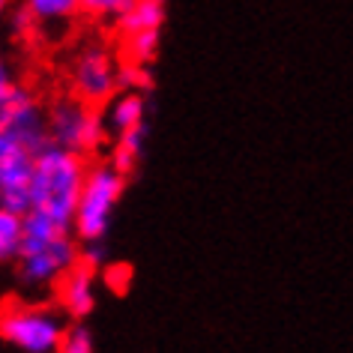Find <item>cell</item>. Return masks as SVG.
Listing matches in <instances>:
<instances>
[{"label": "cell", "mask_w": 353, "mask_h": 353, "mask_svg": "<svg viewBox=\"0 0 353 353\" xmlns=\"http://www.w3.org/2000/svg\"><path fill=\"white\" fill-rule=\"evenodd\" d=\"M57 353H96V339L84 321H72Z\"/></svg>", "instance_id": "9a60e30c"}, {"label": "cell", "mask_w": 353, "mask_h": 353, "mask_svg": "<svg viewBox=\"0 0 353 353\" xmlns=\"http://www.w3.org/2000/svg\"><path fill=\"white\" fill-rule=\"evenodd\" d=\"M165 24V0H135L114 24L120 37V57L126 63L150 66L159 54Z\"/></svg>", "instance_id": "ba28073f"}, {"label": "cell", "mask_w": 353, "mask_h": 353, "mask_svg": "<svg viewBox=\"0 0 353 353\" xmlns=\"http://www.w3.org/2000/svg\"><path fill=\"white\" fill-rule=\"evenodd\" d=\"M132 176H126L111 159H96L87 168L81 195L75 207L72 231L81 240V245H99L111 231L114 213H117L123 195H126Z\"/></svg>", "instance_id": "277c9868"}, {"label": "cell", "mask_w": 353, "mask_h": 353, "mask_svg": "<svg viewBox=\"0 0 353 353\" xmlns=\"http://www.w3.org/2000/svg\"><path fill=\"white\" fill-rule=\"evenodd\" d=\"M46 144V102L19 84L0 105V207L28 213L30 174Z\"/></svg>", "instance_id": "6da1fadb"}, {"label": "cell", "mask_w": 353, "mask_h": 353, "mask_svg": "<svg viewBox=\"0 0 353 353\" xmlns=\"http://www.w3.org/2000/svg\"><path fill=\"white\" fill-rule=\"evenodd\" d=\"M129 281H132V270L126 267V263H105V267H102V285L105 288L123 294Z\"/></svg>", "instance_id": "e0dca14e"}, {"label": "cell", "mask_w": 353, "mask_h": 353, "mask_svg": "<svg viewBox=\"0 0 353 353\" xmlns=\"http://www.w3.org/2000/svg\"><path fill=\"white\" fill-rule=\"evenodd\" d=\"M15 12V0H0V21H6Z\"/></svg>", "instance_id": "ac0fdd59"}, {"label": "cell", "mask_w": 353, "mask_h": 353, "mask_svg": "<svg viewBox=\"0 0 353 353\" xmlns=\"http://www.w3.org/2000/svg\"><path fill=\"white\" fill-rule=\"evenodd\" d=\"M21 236H24V216L0 207V267H10L19 258Z\"/></svg>", "instance_id": "4fadbf2b"}, {"label": "cell", "mask_w": 353, "mask_h": 353, "mask_svg": "<svg viewBox=\"0 0 353 353\" xmlns=\"http://www.w3.org/2000/svg\"><path fill=\"white\" fill-rule=\"evenodd\" d=\"M84 245L69 228H57L48 222L24 216V236L19 258L12 261L15 285L21 294L30 296H51L57 281L81 261Z\"/></svg>", "instance_id": "7a4b0ae2"}, {"label": "cell", "mask_w": 353, "mask_h": 353, "mask_svg": "<svg viewBox=\"0 0 353 353\" xmlns=\"http://www.w3.org/2000/svg\"><path fill=\"white\" fill-rule=\"evenodd\" d=\"M87 168L90 159L81 153H72L66 147L46 144V150L37 156L30 174V201H28V219L37 222H48L57 228H69L72 231L75 222V207L78 195H81Z\"/></svg>", "instance_id": "3957f363"}, {"label": "cell", "mask_w": 353, "mask_h": 353, "mask_svg": "<svg viewBox=\"0 0 353 353\" xmlns=\"http://www.w3.org/2000/svg\"><path fill=\"white\" fill-rule=\"evenodd\" d=\"M46 126L51 144L66 147L87 159L108 144L105 111L99 105H90L72 93H63L46 105Z\"/></svg>", "instance_id": "8992f818"}, {"label": "cell", "mask_w": 353, "mask_h": 353, "mask_svg": "<svg viewBox=\"0 0 353 353\" xmlns=\"http://www.w3.org/2000/svg\"><path fill=\"white\" fill-rule=\"evenodd\" d=\"M123 57L102 39H84L66 60V87L78 99L105 108L120 93Z\"/></svg>", "instance_id": "52a82bcc"}, {"label": "cell", "mask_w": 353, "mask_h": 353, "mask_svg": "<svg viewBox=\"0 0 353 353\" xmlns=\"http://www.w3.org/2000/svg\"><path fill=\"white\" fill-rule=\"evenodd\" d=\"M99 285H102V270L87 263L84 258L57 281L51 299L60 305L69 321H87L99 303Z\"/></svg>", "instance_id": "9c48e42d"}, {"label": "cell", "mask_w": 353, "mask_h": 353, "mask_svg": "<svg viewBox=\"0 0 353 353\" xmlns=\"http://www.w3.org/2000/svg\"><path fill=\"white\" fill-rule=\"evenodd\" d=\"M69 323L54 299L42 296L0 308V339L19 353H57Z\"/></svg>", "instance_id": "5b68a950"}, {"label": "cell", "mask_w": 353, "mask_h": 353, "mask_svg": "<svg viewBox=\"0 0 353 353\" xmlns=\"http://www.w3.org/2000/svg\"><path fill=\"white\" fill-rule=\"evenodd\" d=\"M132 3H135V0H81V15H87V19H93V21L117 24Z\"/></svg>", "instance_id": "5bb4252c"}, {"label": "cell", "mask_w": 353, "mask_h": 353, "mask_svg": "<svg viewBox=\"0 0 353 353\" xmlns=\"http://www.w3.org/2000/svg\"><path fill=\"white\" fill-rule=\"evenodd\" d=\"M105 126H108V141L123 132L150 126V93L141 90H120L105 105Z\"/></svg>", "instance_id": "8fae6325"}, {"label": "cell", "mask_w": 353, "mask_h": 353, "mask_svg": "<svg viewBox=\"0 0 353 353\" xmlns=\"http://www.w3.org/2000/svg\"><path fill=\"white\" fill-rule=\"evenodd\" d=\"M147 132L150 126H141V129H132V132H123V135H114L108 141V159L120 168L126 176H132L144 162V150H147Z\"/></svg>", "instance_id": "7c38bea8"}, {"label": "cell", "mask_w": 353, "mask_h": 353, "mask_svg": "<svg viewBox=\"0 0 353 353\" xmlns=\"http://www.w3.org/2000/svg\"><path fill=\"white\" fill-rule=\"evenodd\" d=\"M120 90H141V93H153V72L150 66L126 63L120 66Z\"/></svg>", "instance_id": "2e32d148"}, {"label": "cell", "mask_w": 353, "mask_h": 353, "mask_svg": "<svg viewBox=\"0 0 353 353\" xmlns=\"http://www.w3.org/2000/svg\"><path fill=\"white\" fill-rule=\"evenodd\" d=\"M12 15L15 21H21V30H66L81 15V0H21Z\"/></svg>", "instance_id": "30bf717a"}]
</instances>
